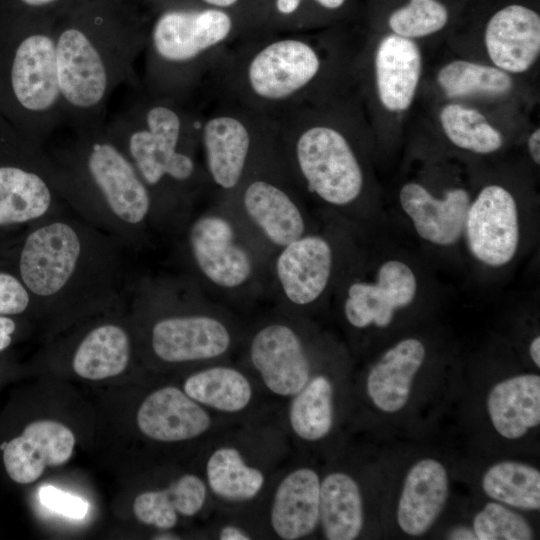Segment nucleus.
I'll return each mask as SVG.
<instances>
[{
    "instance_id": "f257e3e1",
    "label": "nucleus",
    "mask_w": 540,
    "mask_h": 540,
    "mask_svg": "<svg viewBox=\"0 0 540 540\" xmlns=\"http://www.w3.org/2000/svg\"><path fill=\"white\" fill-rule=\"evenodd\" d=\"M128 251L67 209L27 227L14 270L35 310L78 316L109 310L128 296Z\"/></svg>"
},
{
    "instance_id": "f03ea898",
    "label": "nucleus",
    "mask_w": 540,
    "mask_h": 540,
    "mask_svg": "<svg viewBox=\"0 0 540 540\" xmlns=\"http://www.w3.org/2000/svg\"><path fill=\"white\" fill-rule=\"evenodd\" d=\"M200 116L190 103L140 89L127 108L106 123L152 195L157 231L176 234L209 190L200 158Z\"/></svg>"
},
{
    "instance_id": "7ed1b4c3",
    "label": "nucleus",
    "mask_w": 540,
    "mask_h": 540,
    "mask_svg": "<svg viewBox=\"0 0 540 540\" xmlns=\"http://www.w3.org/2000/svg\"><path fill=\"white\" fill-rule=\"evenodd\" d=\"M48 151L58 191L75 215L131 251L151 243L157 231L152 195L106 123L73 131L68 142Z\"/></svg>"
},
{
    "instance_id": "20e7f679",
    "label": "nucleus",
    "mask_w": 540,
    "mask_h": 540,
    "mask_svg": "<svg viewBox=\"0 0 540 540\" xmlns=\"http://www.w3.org/2000/svg\"><path fill=\"white\" fill-rule=\"evenodd\" d=\"M54 34L64 124L73 131L104 125L114 91L136 83L147 31L97 11L54 27Z\"/></svg>"
},
{
    "instance_id": "39448f33",
    "label": "nucleus",
    "mask_w": 540,
    "mask_h": 540,
    "mask_svg": "<svg viewBox=\"0 0 540 540\" xmlns=\"http://www.w3.org/2000/svg\"><path fill=\"white\" fill-rule=\"evenodd\" d=\"M147 320V346L167 365L208 364L238 353L246 327L187 275L142 277L129 294Z\"/></svg>"
},
{
    "instance_id": "423d86ee",
    "label": "nucleus",
    "mask_w": 540,
    "mask_h": 540,
    "mask_svg": "<svg viewBox=\"0 0 540 540\" xmlns=\"http://www.w3.org/2000/svg\"><path fill=\"white\" fill-rule=\"evenodd\" d=\"M295 453L277 406L218 432L208 440L201 474L213 514L254 517Z\"/></svg>"
},
{
    "instance_id": "0eeeda50",
    "label": "nucleus",
    "mask_w": 540,
    "mask_h": 540,
    "mask_svg": "<svg viewBox=\"0 0 540 540\" xmlns=\"http://www.w3.org/2000/svg\"><path fill=\"white\" fill-rule=\"evenodd\" d=\"M236 36L233 18L223 9L163 11L147 31L141 89L190 103Z\"/></svg>"
},
{
    "instance_id": "6e6552de",
    "label": "nucleus",
    "mask_w": 540,
    "mask_h": 540,
    "mask_svg": "<svg viewBox=\"0 0 540 540\" xmlns=\"http://www.w3.org/2000/svg\"><path fill=\"white\" fill-rule=\"evenodd\" d=\"M177 235L185 275L210 297L252 298L269 285L272 257L225 203L192 214Z\"/></svg>"
},
{
    "instance_id": "1a4fd4ad",
    "label": "nucleus",
    "mask_w": 540,
    "mask_h": 540,
    "mask_svg": "<svg viewBox=\"0 0 540 540\" xmlns=\"http://www.w3.org/2000/svg\"><path fill=\"white\" fill-rule=\"evenodd\" d=\"M0 115L42 144L64 124L54 27H0Z\"/></svg>"
},
{
    "instance_id": "9d476101",
    "label": "nucleus",
    "mask_w": 540,
    "mask_h": 540,
    "mask_svg": "<svg viewBox=\"0 0 540 540\" xmlns=\"http://www.w3.org/2000/svg\"><path fill=\"white\" fill-rule=\"evenodd\" d=\"M275 122L278 152L302 196L333 209L355 205L363 193L365 176L345 133L316 120L309 104Z\"/></svg>"
},
{
    "instance_id": "9b49d317",
    "label": "nucleus",
    "mask_w": 540,
    "mask_h": 540,
    "mask_svg": "<svg viewBox=\"0 0 540 540\" xmlns=\"http://www.w3.org/2000/svg\"><path fill=\"white\" fill-rule=\"evenodd\" d=\"M225 203L265 252L273 255L313 230L304 197L292 181L277 142L255 163Z\"/></svg>"
},
{
    "instance_id": "f8f14e48",
    "label": "nucleus",
    "mask_w": 540,
    "mask_h": 540,
    "mask_svg": "<svg viewBox=\"0 0 540 540\" xmlns=\"http://www.w3.org/2000/svg\"><path fill=\"white\" fill-rule=\"evenodd\" d=\"M275 142V120L238 105L215 101L207 113H201L200 158L216 200L231 196Z\"/></svg>"
},
{
    "instance_id": "ddd939ff",
    "label": "nucleus",
    "mask_w": 540,
    "mask_h": 540,
    "mask_svg": "<svg viewBox=\"0 0 540 540\" xmlns=\"http://www.w3.org/2000/svg\"><path fill=\"white\" fill-rule=\"evenodd\" d=\"M303 318L275 310L246 327L239 361L269 402L282 406L297 394L315 371Z\"/></svg>"
},
{
    "instance_id": "4468645a",
    "label": "nucleus",
    "mask_w": 540,
    "mask_h": 540,
    "mask_svg": "<svg viewBox=\"0 0 540 540\" xmlns=\"http://www.w3.org/2000/svg\"><path fill=\"white\" fill-rule=\"evenodd\" d=\"M67 209L49 151L0 115V228L28 227Z\"/></svg>"
},
{
    "instance_id": "2eb2a0df",
    "label": "nucleus",
    "mask_w": 540,
    "mask_h": 540,
    "mask_svg": "<svg viewBox=\"0 0 540 540\" xmlns=\"http://www.w3.org/2000/svg\"><path fill=\"white\" fill-rule=\"evenodd\" d=\"M336 251L326 235L312 230L272 257L269 286L281 312L303 317L328 292L334 278Z\"/></svg>"
},
{
    "instance_id": "dca6fc26",
    "label": "nucleus",
    "mask_w": 540,
    "mask_h": 540,
    "mask_svg": "<svg viewBox=\"0 0 540 540\" xmlns=\"http://www.w3.org/2000/svg\"><path fill=\"white\" fill-rule=\"evenodd\" d=\"M319 472L296 462V453L271 485L256 516L264 536L303 540L320 525Z\"/></svg>"
},
{
    "instance_id": "f3484780",
    "label": "nucleus",
    "mask_w": 540,
    "mask_h": 540,
    "mask_svg": "<svg viewBox=\"0 0 540 540\" xmlns=\"http://www.w3.org/2000/svg\"><path fill=\"white\" fill-rule=\"evenodd\" d=\"M463 237L472 257L490 268H500L515 257L520 243L517 202L505 187L482 188L469 204Z\"/></svg>"
},
{
    "instance_id": "a211bd4d",
    "label": "nucleus",
    "mask_w": 540,
    "mask_h": 540,
    "mask_svg": "<svg viewBox=\"0 0 540 540\" xmlns=\"http://www.w3.org/2000/svg\"><path fill=\"white\" fill-rule=\"evenodd\" d=\"M418 281L405 262L390 259L377 269L375 280L352 278L343 287L341 309L345 321L355 329L390 325L396 311L411 305Z\"/></svg>"
},
{
    "instance_id": "6ab92c4d",
    "label": "nucleus",
    "mask_w": 540,
    "mask_h": 540,
    "mask_svg": "<svg viewBox=\"0 0 540 540\" xmlns=\"http://www.w3.org/2000/svg\"><path fill=\"white\" fill-rule=\"evenodd\" d=\"M136 422L144 436L160 443L208 441L236 423L208 411L176 385L151 392L139 406Z\"/></svg>"
},
{
    "instance_id": "aec40b11",
    "label": "nucleus",
    "mask_w": 540,
    "mask_h": 540,
    "mask_svg": "<svg viewBox=\"0 0 540 540\" xmlns=\"http://www.w3.org/2000/svg\"><path fill=\"white\" fill-rule=\"evenodd\" d=\"M181 387L202 407L233 422L276 406L248 370L231 359L200 366L186 376Z\"/></svg>"
},
{
    "instance_id": "412c9836",
    "label": "nucleus",
    "mask_w": 540,
    "mask_h": 540,
    "mask_svg": "<svg viewBox=\"0 0 540 540\" xmlns=\"http://www.w3.org/2000/svg\"><path fill=\"white\" fill-rule=\"evenodd\" d=\"M74 446L75 436L67 426L55 420H37L5 445L4 467L14 482L29 484L39 479L47 467L65 464Z\"/></svg>"
},
{
    "instance_id": "4be33fe9",
    "label": "nucleus",
    "mask_w": 540,
    "mask_h": 540,
    "mask_svg": "<svg viewBox=\"0 0 540 540\" xmlns=\"http://www.w3.org/2000/svg\"><path fill=\"white\" fill-rule=\"evenodd\" d=\"M399 202L417 235L424 241L447 247L463 237L471 202L465 189L452 188L442 198H437L423 185L409 182L401 187Z\"/></svg>"
},
{
    "instance_id": "5701e85b",
    "label": "nucleus",
    "mask_w": 540,
    "mask_h": 540,
    "mask_svg": "<svg viewBox=\"0 0 540 540\" xmlns=\"http://www.w3.org/2000/svg\"><path fill=\"white\" fill-rule=\"evenodd\" d=\"M485 46L494 65L507 73L527 71L540 53V17L518 4L496 12L485 30Z\"/></svg>"
},
{
    "instance_id": "b1692460",
    "label": "nucleus",
    "mask_w": 540,
    "mask_h": 540,
    "mask_svg": "<svg viewBox=\"0 0 540 540\" xmlns=\"http://www.w3.org/2000/svg\"><path fill=\"white\" fill-rule=\"evenodd\" d=\"M448 475L439 461L425 458L405 477L397 508L401 530L411 536L426 533L442 512L449 492Z\"/></svg>"
},
{
    "instance_id": "393cba45",
    "label": "nucleus",
    "mask_w": 540,
    "mask_h": 540,
    "mask_svg": "<svg viewBox=\"0 0 540 540\" xmlns=\"http://www.w3.org/2000/svg\"><path fill=\"white\" fill-rule=\"evenodd\" d=\"M374 65L381 104L393 112L408 109L422 71V57L416 43L394 33L387 35L376 49Z\"/></svg>"
},
{
    "instance_id": "a878e982",
    "label": "nucleus",
    "mask_w": 540,
    "mask_h": 540,
    "mask_svg": "<svg viewBox=\"0 0 540 540\" xmlns=\"http://www.w3.org/2000/svg\"><path fill=\"white\" fill-rule=\"evenodd\" d=\"M425 356L420 340L406 338L379 358L366 377L367 395L379 410L394 413L405 406Z\"/></svg>"
},
{
    "instance_id": "bb28decb",
    "label": "nucleus",
    "mask_w": 540,
    "mask_h": 540,
    "mask_svg": "<svg viewBox=\"0 0 540 540\" xmlns=\"http://www.w3.org/2000/svg\"><path fill=\"white\" fill-rule=\"evenodd\" d=\"M211 504L206 482L201 474L187 472L167 487L144 491L133 502L136 519L159 530L173 529L179 517L192 518Z\"/></svg>"
},
{
    "instance_id": "cd10ccee",
    "label": "nucleus",
    "mask_w": 540,
    "mask_h": 540,
    "mask_svg": "<svg viewBox=\"0 0 540 540\" xmlns=\"http://www.w3.org/2000/svg\"><path fill=\"white\" fill-rule=\"evenodd\" d=\"M286 431L294 446L320 442L335 420V385L331 376L314 371L306 385L281 408Z\"/></svg>"
},
{
    "instance_id": "c85d7f7f",
    "label": "nucleus",
    "mask_w": 540,
    "mask_h": 540,
    "mask_svg": "<svg viewBox=\"0 0 540 540\" xmlns=\"http://www.w3.org/2000/svg\"><path fill=\"white\" fill-rule=\"evenodd\" d=\"M133 355L129 331L116 321L91 326L75 345L71 365L81 378L103 380L123 373Z\"/></svg>"
},
{
    "instance_id": "c756f323",
    "label": "nucleus",
    "mask_w": 540,
    "mask_h": 540,
    "mask_svg": "<svg viewBox=\"0 0 540 540\" xmlns=\"http://www.w3.org/2000/svg\"><path fill=\"white\" fill-rule=\"evenodd\" d=\"M487 411L501 436H524L540 423L539 375H516L495 384L487 397Z\"/></svg>"
},
{
    "instance_id": "7c9ffc66",
    "label": "nucleus",
    "mask_w": 540,
    "mask_h": 540,
    "mask_svg": "<svg viewBox=\"0 0 540 540\" xmlns=\"http://www.w3.org/2000/svg\"><path fill=\"white\" fill-rule=\"evenodd\" d=\"M363 500L357 481L347 472L321 478L320 525L327 540H354L363 529Z\"/></svg>"
},
{
    "instance_id": "2f4dec72",
    "label": "nucleus",
    "mask_w": 540,
    "mask_h": 540,
    "mask_svg": "<svg viewBox=\"0 0 540 540\" xmlns=\"http://www.w3.org/2000/svg\"><path fill=\"white\" fill-rule=\"evenodd\" d=\"M485 494L509 506L524 510L540 508V472L517 461L495 463L482 478Z\"/></svg>"
},
{
    "instance_id": "473e14b6",
    "label": "nucleus",
    "mask_w": 540,
    "mask_h": 540,
    "mask_svg": "<svg viewBox=\"0 0 540 540\" xmlns=\"http://www.w3.org/2000/svg\"><path fill=\"white\" fill-rule=\"evenodd\" d=\"M437 81L449 98L501 96L513 87V81L507 72L496 66L466 60H455L445 65L439 71Z\"/></svg>"
},
{
    "instance_id": "72a5a7b5",
    "label": "nucleus",
    "mask_w": 540,
    "mask_h": 540,
    "mask_svg": "<svg viewBox=\"0 0 540 540\" xmlns=\"http://www.w3.org/2000/svg\"><path fill=\"white\" fill-rule=\"evenodd\" d=\"M439 119L447 138L463 150L490 154L503 145L501 133L476 109L450 103L442 108Z\"/></svg>"
},
{
    "instance_id": "f704fd0d",
    "label": "nucleus",
    "mask_w": 540,
    "mask_h": 540,
    "mask_svg": "<svg viewBox=\"0 0 540 540\" xmlns=\"http://www.w3.org/2000/svg\"><path fill=\"white\" fill-rule=\"evenodd\" d=\"M447 21V9L440 2L411 0L406 6L391 14L389 26L394 34L413 39L441 30Z\"/></svg>"
},
{
    "instance_id": "c9c22d12",
    "label": "nucleus",
    "mask_w": 540,
    "mask_h": 540,
    "mask_svg": "<svg viewBox=\"0 0 540 540\" xmlns=\"http://www.w3.org/2000/svg\"><path fill=\"white\" fill-rule=\"evenodd\" d=\"M473 532L478 540H529L533 531L520 514L497 502H490L479 511L473 521Z\"/></svg>"
},
{
    "instance_id": "e433bc0d",
    "label": "nucleus",
    "mask_w": 540,
    "mask_h": 540,
    "mask_svg": "<svg viewBox=\"0 0 540 540\" xmlns=\"http://www.w3.org/2000/svg\"><path fill=\"white\" fill-rule=\"evenodd\" d=\"M35 309L30 292L13 269H0V315L16 316Z\"/></svg>"
},
{
    "instance_id": "4c0bfd02",
    "label": "nucleus",
    "mask_w": 540,
    "mask_h": 540,
    "mask_svg": "<svg viewBox=\"0 0 540 540\" xmlns=\"http://www.w3.org/2000/svg\"><path fill=\"white\" fill-rule=\"evenodd\" d=\"M39 499L48 509L73 519L84 518L88 511V503L85 500L53 486L42 487Z\"/></svg>"
},
{
    "instance_id": "58836bf2",
    "label": "nucleus",
    "mask_w": 540,
    "mask_h": 540,
    "mask_svg": "<svg viewBox=\"0 0 540 540\" xmlns=\"http://www.w3.org/2000/svg\"><path fill=\"white\" fill-rule=\"evenodd\" d=\"M231 519L212 523V538L218 540H252L263 536L262 531L254 521L238 520V516H229Z\"/></svg>"
},
{
    "instance_id": "ea45409f",
    "label": "nucleus",
    "mask_w": 540,
    "mask_h": 540,
    "mask_svg": "<svg viewBox=\"0 0 540 540\" xmlns=\"http://www.w3.org/2000/svg\"><path fill=\"white\" fill-rule=\"evenodd\" d=\"M15 330L16 323L11 316L0 315V351L10 346Z\"/></svg>"
},
{
    "instance_id": "a19ab883",
    "label": "nucleus",
    "mask_w": 540,
    "mask_h": 540,
    "mask_svg": "<svg viewBox=\"0 0 540 540\" xmlns=\"http://www.w3.org/2000/svg\"><path fill=\"white\" fill-rule=\"evenodd\" d=\"M530 156L535 164H540V130L537 128L528 138L527 141Z\"/></svg>"
},
{
    "instance_id": "79ce46f5",
    "label": "nucleus",
    "mask_w": 540,
    "mask_h": 540,
    "mask_svg": "<svg viewBox=\"0 0 540 540\" xmlns=\"http://www.w3.org/2000/svg\"><path fill=\"white\" fill-rule=\"evenodd\" d=\"M529 354L534 364L540 367V337L536 336L530 343Z\"/></svg>"
},
{
    "instance_id": "37998d69",
    "label": "nucleus",
    "mask_w": 540,
    "mask_h": 540,
    "mask_svg": "<svg viewBox=\"0 0 540 540\" xmlns=\"http://www.w3.org/2000/svg\"><path fill=\"white\" fill-rule=\"evenodd\" d=\"M449 539H477V538L473 532V529L470 530L469 528L460 527V528L454 529L449 534Z\"/></svg>"
},
{
    "instance_id": "c03bdc74",
    "label": "nucleus",
    "mask_w": 540,
    "mask_h": 540,
    "mask_svg": "<svg viewBox=\"0 0 540 540\" xmlns=\"http://www.w3.org/2000/svg\"><path fill=\"white\" fill-rule=\"evenodd\" d=\"M22 5L32 8L39 9L50 6L56 3L58 0H18Z\"/></svg>"
},
{
    "instance_id": "a18cd8bd",
    "label": "nucleus",
    "mask_w": 540,
    "mask_h": 540,
    "mask_svg": "<svg viewBox=\"0 0 540 540\" xmlns=\"http://www.w3.org/2000/svg\"><path fill=\"white\" fill-rule=\"evenodd\" d=\"M213 8L225 9L234 6L239 0H201Z\"/></svg>"
},
{
    "instance_id": "49530a36",
    "label": "nucleus",
    "mask_w": 540,
    "mask_h": 540,
    "mask_svg": "<svg viewBox=\"0 0 540 540\" xmlns=\"http://www.w3.org/2000/svg\"><path fill=\"white\" fill-rule=\"evenodd\" d=\"M302 1L303 0H301V4H302ZM313 1L319 4L320 6L326 9H330V10H335V9L340 8L345 2V0H313Z\"/></svg>"
}]
</instances>
